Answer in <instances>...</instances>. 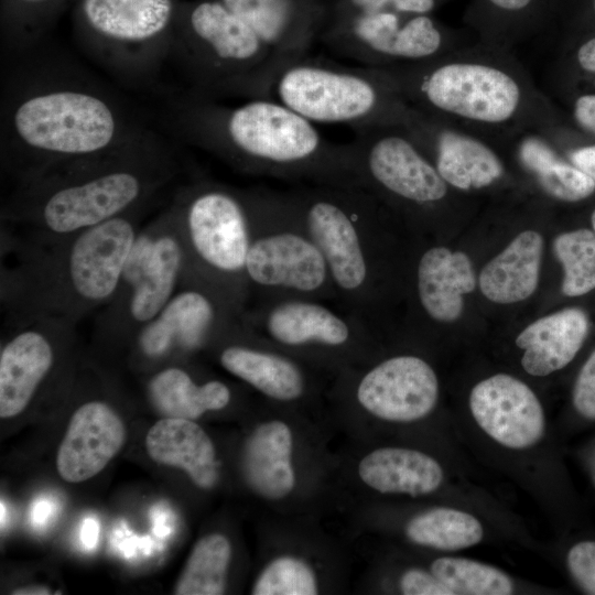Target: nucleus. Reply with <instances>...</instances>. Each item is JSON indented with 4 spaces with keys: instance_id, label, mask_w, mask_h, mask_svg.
<instances>
[{
    "instance_id": "obj_7",
    "label": "nucleus",
    "mask_w": 595,
    "mask_h": 595,
    "mask_svg": "<svg viewBox=\"0 0 595 595\" xmlns=\"http://www.w3.org/2000/svg\"><path fill=\"white\" fill-rule=\"evenodd\" d=\"M187 255L183 283L202 285L242 314L249 291L246 261L251 216L246 190L201 181L174 199Z\"/></svg>"
},
{
    "instance_id": "obj_40",
    "label": "nucleus",
    "mask_w": 595,
    "mask_h": 595,
    "mask_svg": "<svg viewBox=\"0 0 595 595\" xmlns=\"http://www.w3.org/2000/svg\"><path fill=\"white\" fill-rule=\"evenodd\" d=\"M573 404L580 415L595 420V349L577 375L573 388Z\"/></svg>"
},
{
    "instance_id": "obj_22",
    "label": "nucleus",
    "mask_w": 595,
    "mask_h": 595,
    "mask_svg": "<svg viewBox=\"0 0 595 595\" xmlns=\"http://www.w3.org/2000/svg\"><path fill=\"white\" fill-rule=\"evenodd\" d=\"M291 63L307 54L325 22L323 0H218Z\"/></svg>"
},
{
    "instance_id": "obj_51",
    "label": "nucleus",
    "mask_w": 595,
    "mask_h": 595,
    "mask_svg": "<svg viewBox=\"0 0 595 595\" xmlns=\"http://www.w3.org/2000/svg\"><path fill=\"white\" fill-rule=\"evenodd\" d=\"M26 1L37 2V1H44V0H26Z\"/></svg>"
},
{
    "instance_id": "obj_32",
    "label": "nucleus",
    "mask_w": 595,
    "mask_h": 595,
    "mask_svg": "<svg viewBox=\"0 0 595 595\" xmlns=\"http://www.w3.org/2000/svg\"><path fill=\"white\" fill-rule=\"evenodd\" d=\"M152 405L166 418L196 420L208 411L226 408L231 400L229 387L217 379L197 383L181 367L159 370L148 382Z\"/></svg>"
},
{
    "instance_id": "obj_10",
    "label": "nucleus",
    "mask_w": 595,
    "mask_h": 595,
    "mask_svg": "<svg viewBox=\"0 0 595 595\" xmlns=\"http://www.w3.org/2000/svg\"><path fill=\"white\" fill-rule=\"evenodd\" d=\"M273 95L313 123H342L354 131L403 125L411 109L379 68L307 54L285 65Z\"/></svg>"
},
{
    "instance_id": "obj_24",
    "label": "nucleus",
    "mask_w": 595,
    "mask_h": 595,
    "mask_svg": "<svg viewBox=\"0 0 595 595\" xmlns=\"http://www.w3.org/2000/svg\"><path fill=\"white\" fill-rule=\"evenodd\" d=\"M559 0H469L463 23L476 41L507 50L547 32Z\"/></svg>"
},
{
    "instance_id": "obj_5",
    "label": "nucleus",
    "mask_w": 595,
    "mask_h": 595,
    "mask_svg": "<svg viewBox=\"0 0 595 595\" xmlns=\"http://www.w3.org/2000/svg\"><path fill=\"white\" fill-rule=\"evenodd\" d=\"M6 122L4 166L17 183L107 154L130 140L115 104L78 83L25 88L12 100Z\"/></svg>"
},
{
    "instance_id": "obj_4",
    "label": "nucleus",
    "mask_w": 595,
    "mask_h": 595,
    "mask_svg": "<svg viewBox=\"0 0 595 595\" xmlns=\"http://www.w3.org/2000/svg\"><path fill=\"white\" fill-rule=\"evenodd\" d=\"M177 111L178 129L188 142L242 173L359 186L350 143L328 141L279 100L256 98L229 107L192 93Z\"/></svg>"
},
{
    "instance_id": "obj_20",
    "label": "nucleus",
    "mask_w": 595,
    "mask_h": 595,
    "mask_svg": "<svg viewBox=\"0 0 595 595\" xmlns=\"http://www.w3.org/2000/svg\"><path fill=\"white\" fill-rule=\"evenodd\" d=\"M469 408L480 429L506 447H530L544 434L539 399L513 376L498 374L479 381L470 391Z\"/></svg>"
},
{
    "instance_id": "obj_15",
    "label": "nucleus",
    "mask_w": 595,
    "mask_h": 595,
    "mask_svg": "<svg viewBox=\"0 0 595 595\" xmlns=\"http://www.w3.org/2000/svg\"><path fill=\"white\" fill-rule=\"evenodd\" d=\"M402 126L455 191L487 190L507 175L502 149L483 136L412 106Z\"/></svg>"
},
{
    "instance_id": "obj_18",
    "label": "nucleus",
    "mask_w": 595,
    "mask_h": 595,
    "mask_svg": "<svg viewBox=\"0 0 595 595\" xmlns=\"http://www.w3.org/2000/svg\"><path fill=\"white\" fill-rule=\"evenodd\" d=\"M355 398L371 415L390 422H412L432 412L439 380L423 358L397 355L366 370L355 385Z\"/></svg>"
},
{
    "instance_id": "obj_14",
    "label": "nucleus",
    "mask_w": 595,
    "mask_h": 595,
    "mask_svg": "<svg viewBox=\"0 0 595 595\" xmlns=\"http://www.w3.org/2000/svg\"><path fill=\"white\" fill-rule=\"evenodd\" d=\"M240 325L283 353L350 356L360 354L366 322L313 299H282L248 305Z\"/></svg>"
},
{
    "instance_id": "obj_47",
    "label": "nucleus",
    "mask_w": 595,
    "mask_h": 595,
    "mask_svg": "<svg viewBox=\"0 0 595 595\" xmlns=\"http://www.w3.org/2000/svg\"><path fill=\"white\" fill-rule=\"evenodd\" d=\"M14 595H47L51 594V589L43 585H29L20 588H15L11 592Z\"/></svg>"
},
{
    "instance_id": "obj_6",
    "label": "nucleus",
    "mask_w": 595,
    "mask_h": 595,
    "mask_svg": "<svg viewBox=\"0 0 595 595\" xmlns=\"http://www.w3.org/2000/svg\"><path fill=\"white\" fill-rule=\"evenodd\" d=\"M288 192L325 258L339 307L366 322L378 298L381 202L360 186L306 184Z\"/></svg>"
},
{
    "instance_id": "obj_34",
    "label": "nucleus",
    "mask_w": 595,
    "mask_h": 595,
    "mask_svg": "<svg viewBox=\"0 0 595 595\" xmlns=\"http://www.w3.org/2000/svg\"><path fill=\"white\" fill-rule=\"evenodd\" d=\"M231 560L227 537L210 533L194 545L176 582V595H220L225 593Z\"/></svg>"
},
{
    "instance_id": "obj_3",
    "label": "nucleus",
    "mask_w": 595,
    "mask_h": 595,
    "mask_svg": "<svg viewBox=\"0 0 595 595\" xmlns=\"http://www.w3.org/2000/svg\"><path fill=\"white\" fill-rule=\"evenodd\" d=\"M142 139L46 170L18 182L1 208V221L18 237L56 241L148 205L176 173L171 156ZM8 231V230H6Z\"/></svg>"
},
{
    "instance_id": "obj_49",
    "label": "nucleus",
    "mask_w": 595,
    "mask_h": 595,
    "mask_svg": "<svg viewBox=\"0 0 595 595\" xmlns=\"http://www.w3.org/2000/svg\"><path fill=\"white\" fill-rule=\"evenodd\" d=\"M4 513H6V509H4L3 502H1V528L3 527V522H4V519H3Z\"/></svg>"
},
{
    "instance_id": "obj_23",
    "label": "nucleus",
    "mask_w": 595,
    "mask_h": 595,
    "mask_svg": "<svg viewBox=\"0 0 595 595\" xmlns=\"http://www.w3.org/2000/svg\"><path fill=\"white\" fill-rule=\"evenodd\" d=\"M125 441L126 428L108 403H83L73 413L58 446L57 472L68 483L87 480L104 469Z\"/></svg>"
},
{
    "instance_id": "obj_29",
    "label": "nucleus",
    "mask_w": 595,
    "mask_h": 595,
    "mask_svg": "<svg viewBox=\"0 0 595 595\" xmlns=\"http://www.w3.org/2000/svg\"><path fill=\"white\" fill-rule=\"evenodd\" d=\"M145 447L154 462L185 470L199 488L217 483L215 446L194 420L164 416L148 431Z\"/></svg>"
},
{
    "instance_id": "obj_11",
    "label": "nucleus",
    "mask_w": 595,
    "mask_h": 595,
    "mask_svg": "<svg viewBox=\"0 0 595 595\" xmlns=\"http://www.w3.org/2000/svg\"><path fill=\"white\" fill-rule=\"evenodd\" d=\"M186 266L184 237L171 204L138 232L119 289L98 312L99 333L133 340L182 285Z\"/></svg>"
},
{
    "instance_id": "obj_9",
    "label": "nucleus",
    "mask_w": 595,
    "mask_h": 595,
    "mask_svg": "<svg viewBox=\"0 0 595 595\" xmlns=\"http://www.w3.org/2000/svg\"><path fill=\"white\" fill-rule=\"evenodd\" d=\"M174 48L194 84L193 93L212 99L271 98L278 75L289 64L218 0L193 7L184 41Z\"/></svg>"
},
{
    "instance_id": "obj_42",
    "label": "nucleus",
    "mask_w": 595,
    "mask_h": 595,
    "mask_svg": "<svg viewBox=\"0 0 595 595\" xmlns=\"http://www.w3.org/2000/svg\"><path fill=\"white\" fill-rule=\"evenodd\" d=\"M571 115L582 131L595 137V93L576 96L572 102Z\"/></svg>"
},
{
    "instance_id": "obj_44",
    "label": "nucleus",
    "mask_w": 595,
    "mask_h": 595,
    "mask_svg": "<svg viewBox=\"0 0 595 595\" xmlns=\"http://www.w3.org/2000/svg\"><path fill=\"white\" fill-rule=\"evenodd\" d=\"M569 161L595 182V143L567 151Z\"/></svg>"
},
{
    "instance_id": "obj_1",
    "label": "nucleus",
    "mask_w": 595,
    "mask_h": 595,
    "mask_svg": "<svg viewBox=\"0 0 595 595\" xmlns=\"http://www.w3.org/2000/svg\"><path fill=\"white\" fill-rule=\"evenodd\" d=\"M379 68L412 107L500 143L548 136L560 119L512 50L475 41L437 57Z\"/></svg>"
},
{
    "instance_id": "obj_50",
    "label": "nucleus",
    "mask_w": 595,
    "mask_h": 595,
    "mask_svg": "<svg viewBox=\"0 0 595 595\" xmlns=\"http://www.w3.org/2000/svg\"><path fill=\"white\" fill-rule=\"evenodd\" d=\"M588 6L591 8L593 15L595 17V0H589Z\"/></svg>"
},
{
    "instance_id": "obj_48",
    "label": "nucleus",
    "mask_w": 595,
    "mask_h": 595,
    "mask_svg": "<svg viewBox=\"0 0 595 595\" xmlns=\"http://www.w3.org/2000/svg\"><path fill=\"white\" fill-rule=\"evenodd\" d=\"M591 224H592L593 231L595 234V209L593 210L591 215Z\"/></svg>"
},
{
    "instance_id": "obj_8",
    "label": "nucleus",
    "mask_w": 595,
    "mask_h": 595,
    "mask_svg": "<svg viewBox=\"0 0 595 595\" xmlns=\"http://www.w3.org/2000/svg\"><path fill=\"white\" fill-rule=\"evenodd\" d=\"M246 193L251 216L248 305L282 299L336 301L325 258L289 192L250 188Z\"/></svg>"
},
{
    "instance_id": "obj_36",
    "label": "nucleus",
    "mask_w": 595,
    "mask_h": 595,
    "mask_svg": "<svg viewBox=\"0 0 595 595\" xmlns=\"http://www.w3.org/2000/svg\"><path fill=\"white\" fill-rule=\"evenodd\" d=\"M564 271L562 293L581 296L595 289V234L580 228L559 235L553 242Z\"/></svg>"
},
{
    "instance_id": "obj_41",
    "label": "nucleus",
    "mask_w": 595,
    "mask_h": 595,
    "mask_svg": "<svg viewBox=\"0 0 595 595\" xmlns=\"http://www.w3.org/2000/svg\"><path fill=\"white\" fill-rule=\"evenodd\" d=\"M404 595H453V593L432 573L421 569L405 571L399 581Z\"/></svg>"
},
{
    "instance_id": "obj_16",
    "label": "nucleus",
    "mask_w": 595,
    "mask_h": 595,
    "mask_svg": "<svg viewBox=\"0 0 595 595\" xmlns=\"http://www.w3.org/2000/svg\"><path fill=\"white\" fill-rule=\"evenodd\" d=\"M240 315L213 291L184 283L132 342L151 360L163 358L174 349L193 351L215 343Z\"/></svg>"
},
{
    "instance_id": "obj_38",
    "label": "nucleus",
    "mask_w": 595,
    "mask_h": 595,
    "mask_svg": "<svg viewBox=\"0 0 595 595\" xmlns=\"http://www.w3.org/2000/svg\"><path fill=\"white\" fill-rule=\"evenodd\" d=\"M452 0H335L327 4L326 17L361 12L393 11L402 14H433Z\"/></svg>"
},
{
    "instance_id": "obj_45",
    "label": "nucleus",
    "mask_w": 595,
    "mask_h": 595,
    "mask_svg": "<svg viewBox=\"0 0 595 595\" xmlns=\"http://www.w3.org/2000/svg\"><path fill=\"white\" fill-rule=\"evenodd\" d=\"M99 526L96 519L86 518L82 528V542L87 550L96 547L98 541Z\"/></svg>"
},
{
    "instance_id": "obj_33",
    "label": "nucleus",
    "mask_w": 595,
    "mask_h": 595,
    "mask_svg": "<svg viewBox=\"0 0 595 595\" xmlns=\"http://www.w3.org/2000/svg\"><path fill=\"white\" fill-rule=\"evenodd\" d=\"M413 543L441 551H456L478 544L483 526L472 515L453 508H433L413 517L405 526Z\"/></svg>"
},
{
    "instance_id": "obj_39",
    "label": "nucleus",
    "mask_w": 595,
    "mask_h": 595,
    "mask_svg": "<svg viewBox=\"0 0 595 595\" xmlns=\"http://www.w3.org/2000/svg\"><path fill=\"white\" fill-rule=\"evenodd\" d=\"M567 567L578 586L595 595V541H582L567 552Z\"/></svg>"
},
{
    "instance_id": "obj_19",
    "label": "nucleus",
    "mask_w": 595,
    "mask_h": 595,
    "mask_svg": "<svg viewBox=\"0 0 595 595\" xmlns=\"http://www.w3.org/2000/svg\"><path fill=\"white\" fill-rule=\"evenodd\" d=\"M172 0H84L86 21L107 45L98 53L115 68L154 57L148 46L166 29Z\"/></svg>"
},
{
    "instance_id": "obj_17",
    "label": "nucleus",
    "mask_w": 595,
    "mask_h": 595,
    "mask_svg": "<svg viewBox=\"0 0 595 595\" xmlns=\"http://www.w3.org/2000/svg\"><path fill=\"white\" fill-rule=\"evenodd\" d=\"M9 335L0 351V416H17L30 404L51 374L61 339L77 324L43 316L3 324Z\"/></svg>"
},
{
    "instance_id": "obj_30",
    "label": "nucleus",
    "mask_w": 595,
    "mask_h": 595,
    "mask_svg": "<svg viewBox=\"0 0 595 595\" xmlns=\"http://www.w3.org/2000/svg\"><path fill=\"white\" fill-rule=\"evenodd\" d=\"M358 476L369 488L382 494L423 496L435 491L444 474L430 455L405 447H380L365 455Z\"/></svg>"
},
{
    "instance_id": "obj_28",
    "label": "nucleus",
    "mask_w": 595,
    "mask_h": 595,
    "mask_svg": "<svg viewBox=\"0 0 595 595\" xmlns=\"http://www.w3.org/2000/svg\"><path fill=\"white\" fill-rule=\"evenodd\" d=\"M292 453L293 434L285 422L270 420L258 425L242 451V472L249 487L268 500L289 496L295 486Z\"/></svg>"
},
{
    "instance_id": "obj_43",
    "label": "nucleus",
    "mask_w": 595,
    "mask_h": 595,
    "mask_svg": "<svg viewBox=\"0 0 595 595\" xmlns=\"http://www.w3.org/2000/svg\"><path fill=\"white\" fill-rule=\"evenodd\" d=\"M571 58L582 73L595 76V34L582 39Z\"/></svg>"
},
{
    "instance_id": "obj_37",
    "label": "nucleus",
    "mask_w": 595,
    "mask_h": 595,
    "mask_svg": "<svg viewBox=\"0 0 595 595\" xmlns=\"http://www.w3.org/2000/svg\"><path fill=\"white\" fill-rule=\"evenodd\" d=\"M251 593L253 595H314L318 593V582L307 562L298 556L281 555L263 567Z\"/></svg>"
},
{
    "instance_id": "obj_12",
    "label": "nucleus",
    "mask_w": 595,
    "mask_h": 595,
    "mask_svg": "<svg viewBox=\"0 0 595 595\" xmlns=\"http://www.w3.org/2000/svg\"><path fill=\"white\" fill-rule=\"evenodd\" d=\"M318 39L335 54L369 67L422 62L476 41L465 26L447 25L433 14L393 11L326 17Z\"/></svg>"
},
{
    "instance_id": "obj_21",
    "label": "nucleus",
    "mask_w": 595,
    "mask_h": 595,
    "mask_svg": "<svg viewBox=\"0 0 595 595\" xmlns=\"http://www.w3.org/2000/svg\"><path fill=\"white\" fill-rule=\"evenodd\" d=\"M215 343L220 366L269 399L294 402L306 393L307 379L300 364L249 334L239 321Z\"/></svg>"
},
{
    "instance_id": "obj_25",
    "label": "nucleus",
    "mask_w": 595,
    "mask_h": 595,
    "mask_svg": "<svg viewBox=\"0 0 595 595\" xmlns=\"http://www.w3.org/2000/svg\"><path fill=\"white\" fill-rule=\"evenodd\" d=\"M476 280L467 255L446 247H431L416 266V294L421 309L433 321H456L464 307L463 295L475 289Z\"/></svg>"
},
{
    "instance_id": "obj_13",
    "label": "nucleus",
    "mask_w": 595,
    "mask_h": 595,
    "mask_svg": "<svg viewBox=\"0 0 595 595\" xmlns=\"http://www.w3.org/2000/svg\"><path fill=\"white\" fill-rule=\"evenodd\" d=\"M354 132L349 143L357 182L381 204L424 213L442 205L455 191L402 125Z\"/></svg>"
},
{
    "instance_id": "obj_46",
    "label": "nucleus",
    "mask_w": 595,
    "mask_h": 595,
    "mask_svg": "<svg viewBox=\"0 0 595 595\" xmlns=\"http://www.w3.org/2000/svg\"><path fill=\"white\" fill-rule=\"evenodd\" d=\"M53 512V506L50 500L41 499L33 505L32 521L36 526H41L47 521Z\"/></svg>"
},
{
    "instance_id": "obj_26",
    "label": "nucleus",
    "mask_w": 595,
    "mask_h": 595,
    "mask_svg": "<svg viewBox=\"0 0 595 595\" xmlns=\"http://www.w3.org/2000/svg\"><path fill=\"white\" fill-rule=\"evenodd\" d=\"M588 329V317L577 307L534 321L516 338V345L524 350L523 369L531 376L544 377L564 368L583 346Z\"/></svg>"
},
{
    "instance_id": "obj_2",
    "label": "nucleus",
    "mask_w": 595,
    "mask_h": 595,
    "mask_svg": "<svg viewBox=\"0 0 595 595\" xmlns=\"http://www.w3.org/2000/svg\"><path fill=\"white\" fill-rule=\"evenodd\" d=\"M147 205L69 237L1 236L3 324L52 316L78 324L117 293Z\"/></svg>"
},
{
    "instance_id": "obj_31",
    "label": "nucleus",
    "mask_w": 595,
    "mask_h": 595,
    "mask_svg": "<svg viewBox=\"0 0 595 595\" xmlns=\"http://www.w3.org/2000/svg\"><path fill=\"white\" fill-rule=\"evenodd\" d=\"M543 238L534 230L520 232L479 274L482 293L490 301L510 304L523 301L538 286Z\"/></svg>"
},
{
    "instance_id": "obj_35",
    "label": "nucleus",
    "mask_w": 595,
    "mask_h": 595,
    "mask_svg": "<svg viewBox=\"0 0 595 595\" xmlns=\"http://www.w3.org/2000/svg\"><path fill=\"white\" fill-rule=\"evenodd\" d=\"M431 572L453 595H508L513 589L506 573L469 559L439 558L432 562Z\"/></svg>"
},
{
    "instance_id": "obj_27",
    "label": "nucleus",
    "mask_w": 595,
    "mask_h": 595,
    "mask_svg": "<svg viewBox=\"0 0 595 595\" xmlns=\"http://www.w3.org/2000/svg\"><path fill=\"white\" fill-rule=\"evenodd\" d=\"M509 149L519 167L555 201L576 203L595 192V182L564 160L553 144L537 131H524L498 144Z\"/></svg>"
}]
</instances>
